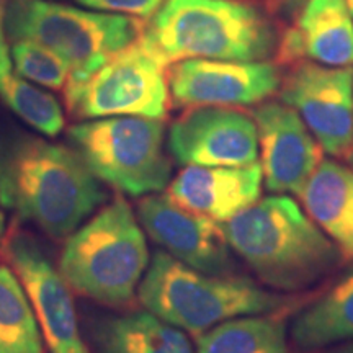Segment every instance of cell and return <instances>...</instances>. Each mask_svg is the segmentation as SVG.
<instances>
[{"instance_id":"1","label":"cell","mask_w":353,"mask_h":353,"mask_svg":"<svg viewBox=\"0 0 353 353\" xmlns=\"http://www.w3.org/2000/svg\"><path fill=\"white\" fill-rule=\"evenodd\" d=\"M107 198L72 148L23 132L0 138V206L23 223L64 239Z\"/></svg>"},{"instance_id":"2","label":"cell","mask_w":353,"mask_h":353,"mask_svg":"<svg viewBox=\"0 0 353 353\" xmlns=\"http://www.w3.org/2000/svg\"><path fill=\"white\" fill-rule=\"evenodd\" d=\"M221 226L232 252L273 290L311 288L343 260L327 234L290 195L262 198Z\"/></svg>"},{"instance_id":"3","label":"cell","mask_w":353,"mask_h":353,"mask_svg":"<svg viewBox=\"0 0 353 353\" xmlns=\"http://www.w3.org/2000/svg\"><path fill=\"white\" fill-rule=\"evenodd\" d=\"M144 50L167 69L185 59L263 61L276 50L272 21L242 0H165L145 21Z\"/></svg>"},{"instance_id":"4","label":"cell","mask_w":353,"mask_h":353,"mask_svg":"<svg viewBox=\"0 0 353 353\" xmlns=\"http://www.w3.org/2000/svg\"><path fill=\"white\" fill-rule=\"evenodd\" d=\"M138 294L149 312L190 334L236 317L275 314L293 301L247 278L198 272L164 250L154 254Z\"/></svg>"},{"instance_id":"5","label":"cell","mask_w":353,"mask_h":353,"mask_svg":"<svg viewBox=\"0 0 353 353\" xmlns=\"http://www.w3.org/2000/svg\"><path fill=\"white\" fill-rule=\"evenodd\" d=\"M149 262L138 216L125 198L117 196L68 237L59 272L81 296L121 306L132 301Z\"/></svg>"},{"instance_id":"6","label":"cell","mask_w":353,"mask_h":353,"mask_svg":"<svg viewBox=\"0 0 353 353\" xmlns=\"http://www.w3.org/2000/svg\"><path fill=\"white\" fill-rule=\"evenodd\" d=\"M145 21L128 15L87 12L50 0H3L8 41L32 39L69 68L68 83H79L141 38ZM65 83V85H68Z\"/></svg>"},{"instance_id":"7","label":"cell","mask_w":353,"mask_h":353,"mask_svg":"<svg viewBox=\"0 0 353 353\" xmlns=\"http://www.w3.org/2000/svg\"><path fill=\"white\" fill-rule=\"evenodd\" d=\"M68 138L101 183L130 196L161 193L170 183L162 120L108 117L69 128Z\"/></svg>"},{"instance_id":"8","label":"cell","mask_w":353,"mask_h":353,"mask_svg":"<svg viewBox=\"0 0 353 353\" xmlns=\"http://www.w3.org/2000/svg\"><path fill=\"white\" fill-rule=\"evenodd\" d=\"M167 69L138 39L114 54L90 77L68 83L64 99L76 120L143 117L164 120L170 105Z\"/></svg>"},{"instance_id":"9","label":"cell","mask_w":353,"mask_h":353,"mask_svg":"<svg viewBox=\"0 0 353 353\" xmlns=\"http://www.w3.org/2000/svg\"><path fill=\"white\" fill-rule=\"evenodd\" d=\"M281 79L280 99L334 157L353 152V68L296 63Z\"/></svg>"},{"instance_id":"10","label":"cell","mask_w":353,"mask_h":353,"mask_svg":"<svg viewBox=\"0 0 353 353\" xmlns=\"http://www.w3.org/2000/svg\"><path fill=\"white\" fill-rule=\"evenodd\" d=\"M175 107H252L280 90L281 69L272 61L185 59L167 68Z\"/></svg>"},{"instance_id":"11","label":"cell","mask_w":353,"mask_h":353,"mask_svg":"<svg viewBox=\"0 0 353 353\" xmlns=\"http://www.w3.org/2000/svg\"><path fill=\"white\" fill-rule=\"evenodd\" d=\"M2 254L28 294L48 352L88 353L69 285L37 241L13 231L3 241Z\"/></svg>"},{"instance_id":"12","label":"cell","mask_w":353,"mask_h":353,"mask_svg":"<svg viewBox=\"0 0 353 353\" xmlns=\"http://www.w3.org/2000/svg\"><path fill=\"white\" fill-rule=\"evenodd\" d=\"M169 151L183 165L244 167L259 159L252 114L232 107L187 108L170 125Z\"/></svg>"},{"instance_id":"13","label":"cell","mask_w":353,"mask_h":353,"mask_svg":"<svg viewBox=\"0 0 353 353\" xmlns=\"http://www.w3.org/2000/svg\"><path fill=\"white\" fill-rule=\"evenodd\" d=\"M138 219L145 234L179 262L210 275L234 272L232 249L216 221L192 213L159 193L143 196Z\"/></svg>"},{"instance_id":"14","label":"cell","mask_w":353,"mask_h":353,"mask_svg":"<svg viewBox=\"0 0 353 353\" xmlns=\"http://www.w3.org/2000/svg\"><path fill=\"white\" fill-rule=\"evenodd\" d=\"M252 118L265 187L276 195L299 196L322 162L319 143L283 101H262L252 110Z\"/></svg>"},{"instance_id":"15","label":"cell","mask_w":353,"mask_h":353,"mask_svg":"<svg viewBox=\"0 0 353 353\" xmlns=\"http://www.w3.org/2000/svg\"><path fill=\"white\" fill-rule=\"evenodd\" d=\"M278 65L303 61L353 68V19L343 0H306L293 25L278 38Z\"/></svg>"},{"instance_id":"16","label":"cell","mask_w":353,"mask_h":353,"mask_svg":"<svg viewBox=\"0 0 353 353\" xmlns=\"http://www.w3.org/2000/svg\"><path fill=\"white\" fill-rule=\"evenodd\" d=\"M262 182L259 162L244 167L187 165L170 180L165 195L182 208L223 224L260 200Z\"/></svg>"},{"instance_id":"17","label":"cell","mask_w":353,"mask_h":353,"mask_svg":"<svg viewBox=\"0 0 353 353\" xmlns=\"http://www.w3.org/2000/svg\"><path fill=\"white\" fill-rule=\"evenodd\" d=\"M304 211L341 250L353 260V169L322 161L299 193Z\"/></svg>"},{"instance_id":"18","label":"cell","mask_w":353,"mask_h":353,"mask_svg":"<svg viewBox=\"0 0 353 353\" xmlns=\"http://www.w3.org/2000/svg\"><path fill=\"white\" fill-rule=\"evenodd\" d=\"M94 347L95 353H193L182 329L148 309L101 322L94 334Z\"/></svg>"},{"instance_id":"19","label":"cell","mask_w":353,"mask_h":353,"mask_svg":"<svg viewBox=\"0 0 353 353\" xmlns=\"http://www.w3.org/2000/svg\"><path fill=\"white\" fill-rule=\"evenodd\" d=\"M291 339L301 350L353 341V268L298 314Z\"/></svg>"},{"instance_id":"20","label":"cell","mask_w":353,"mask_h":353,"mask_svg":"<svg viewBox=\"0 0 353 353\" xmlns=\"http://www.w3.org/2000/svg\"><path fill=\"white\" fill-rule=\"evenodd\" d=\"M0 100L44 136L54 138L64 130V113L59 101L30 83L13 65L10 43L3 30V0H0Z\"/></svg>"},{"instance_id":"21","label":"cell","mask_w":353,"mask_h":353,"mask_svg":"<svg viewBox=\"0 0 353 353\" xmlns=\"http://www.w3.org/2000/svg\"><path fill=\"white\" fill-rule=\"evenodd\" d=\"M196 353H288L286 325L273 314L224 321L200 334Z\"/></svg>"},{"instance_id":"22","label":"cell","mask_w":353,"mask_h":353,"mask_svg":"<svg viewBox=\"0 0 353 353\" xmlns=\"http://www.w3.org/2000/svg\"><path fill=\"white\" fill-rule=\"evenodd\" d=\"M0 353H43V335L15 272L0 263Z\"/></svg>"},{"instance_id":"23","label":"cell","mask_w":353,"mask_h":353,"mask_svg":"<svg viewBox=\"0 0 353 353\" xmlns=\"http://www.w3.org/2000/svg\"><path fill=\"white\" fill-rule=\"evenodd\" d=\"M8 43L13 65L20 76L51 90H64L69 81V68L59 56L32 39Z\"/></svg>"},{"instance_id":"24","label":"cell","mask_w":353,"mask_h":353,"mask_svg":"<svg viewBox=\"0 0 353 353\" xmlns=\"http://www.w3.org/2000/svg\"><path fill=\"white\" fill-rule=\"evenodd\" d=\"M83 7L95 8L113 15H128L148 21L165 0H77Z\"/></svg>"},{"instance_id":"25","label":"cell","mask_w":353,"mask_h":353,"mask_svg":"<svg viewBox=\"0 0 353 353\" xmlns=\"http://www.w3.org/2000/svg\"><path fill=\"white\" fill-rule=\"evenodd\" d=\"M306 0H267L272 12H294L301 8Z\"/></svg>"},{"instance_id":"26","label":"cell","mask_w":353,"mask_h":353,"mask_svg":"<svg viewBox=\"0 0 353 353\" xmlns=\"http://www.w3.org/2000/svg\"><path fill=\"white\" fill-rule=\"evenodd\" d=\"M330 353H353V343H347V345L335 348V350Z\"/></svg>"},{"instance_id":"27","label":"cell","mask_w":353,"mask_h":353,"mask_svg":"<svg viewBox=\"0 0 353 353\" xmlns=\"http://www.w3.org/2000/svg\"><path fill=\"white\" fill-rule=\"evenodd\" d=\"M6 234V216H3L2 210H0V237Z\"/></svg>"},{"instance_id":"28","label":"cell","mask_w":353,"mask_h":353,"mask_svg":"<svg viewBox=\"0 0 353 353\" xmlns=\"http://www.w3.org/2000/svg\"><path fill=\"white\" fill-rule=\"evenodd\" d=\"M343 2H345L347 10H348V13H350L352 19H353V0H343Z\"/></svg>"},{"instance_id":"29","label":"cell","mask_w":353,"mask_h":353,"mask_svg":"<svg viewBox=\"0 0 353 353\" xmlns=\"http://www.w3.org/2000/svg\"><path fill=\"white\" fill-rule=\"evenodd\" d=\"M348 162H350V165H352V169H353V152L350 154V156H348V159H347Z\"/></svg>"},{"instance_id":"30","label":"cell","mask_w":353,"mask_h":353,"mask_svg":"<svg viewBox=\"0 0 353 353\" xmlns=\"http://www.w3.org/2000/svg\"><path fill=\"white\" fill-rule=\"evenodd\" d=\"M0 241H2V237H0Z\"/></svg>"}]
</instances>
